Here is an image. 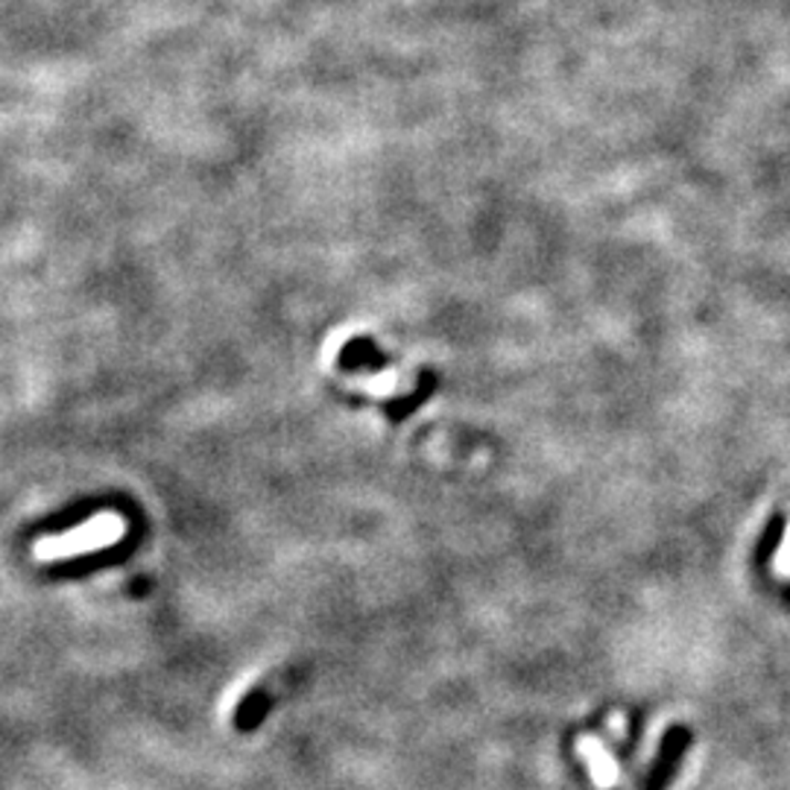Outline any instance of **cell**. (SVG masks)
<instances>
[{
	"instance_id": "obj_2",
	"label": "cell",
	"mask_w": 790,
	"mask_h": 790,
	"mask_svg": "<svg viewBox=\"0 0 790 790\" xmlns=\"http://www.w3.org/2000/svg\"><path fill=\"white\" fill-rule=\"evenodd\" d=\"M577 752L586 758L591 779H594V784H598V788H612V784H618V779H621V770H618L615 758L609 756V749L603 747L598 738H591V735L580 738V744H577Z\"/></svg>"
},
{
	"instance_id": "obj_1",
	"label": "cell",
	"mask_w": 790,
	"mask_h": 790,
	"mask_svg": "<svg viewBox=\"0 0 790 790\" xmlns=\"http://www.w3.org/2000/svg\"><path fill=\"white\" fill-rule=\"evenodd\" d=\"M126 536V522L117 513H97L83 525L71 527L56 536H44L33 545V557L39 562H65V559L94 554V550L115 548Z\"/></svg>"
}]
</instances>
